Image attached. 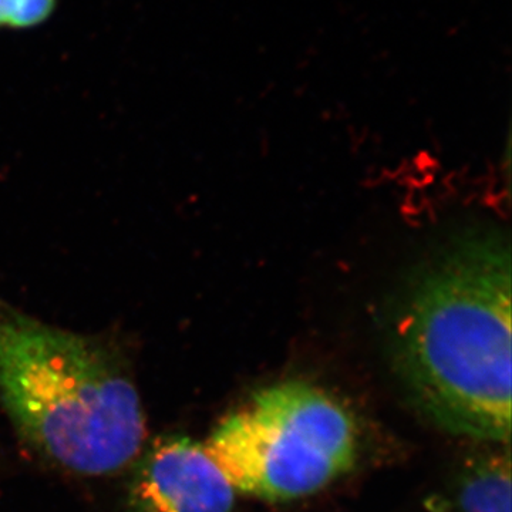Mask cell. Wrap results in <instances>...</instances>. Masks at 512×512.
<instances>
[{
    "label": "cell",
    "instance_id": "cell-5",
    "mask_svg": "<svg viewBox=\"0 0 512 512\" xmlns=\"http://www.w3.org/2000/svg\"><path fill=\"white\" fill-rule=\"evenodd\" d=\"M456 505L460 512H511L510 444L468 461L458 477Z\"/></svg>",
    "mask_w": 512,
    "mask_h": 512
},
{
    "label": "cell",
    "instance_id": "cell-4",
    "mask_svg": "<svg viewBox=\"0 0 512 512\" xmlns=\"http://www.w3.org/2000/svg\"><path fill=\"white\" fill-rule=\"evenodd\" d=\"M235 490L204 444L158 440L141 458L128 491V512H231Z\"/></svg>",
    "mask_w": 512,
    "mask_h": 512
},
{
    "label": "cell",
    "instance_id": "cell-3",
    "mask_svg": "<svg viewBox=\"0 0 512 512\" xmlns=\"http://www.w3.org/2000/svg\"><path fill=\"white\" fill-rule=\"evenodd\" d=\"M204 444L235 493L289 501L318 493L355 464L352 414L299 380L258 390Z\"/></svg>",
    "mask_w": 512,
    "mask_h": 512
},
{
    "label": "cell",
    "instance_id": "cell-2",
    "mask_svg": "<svg viewBox=\"0 0 512 512\" xmlns=\"http://www.w3.org/2000/svg\"><path fill=\"white\" fill-rule=\"evenodd\" d=\"M0 404L30 446L82 476L123 470L146 439L140 394L113 350L3 303Z\"/></svg>",
    "mask_w": 512,
    "mask_h": 512
},
{
    "label": "cell",
    "instance_id": "cell-1",
    "mask_svg": "<svg viewBox=\"0 0 512 512\" xmlns=\"http://www.w3.org/2000/svg\"><path fill=\"white\" fill-rule=\"evenodd\" d=\"M393 330L421 412L454 436L510 444L511 251L500 232H467L421 262Z\"/></svg>",
    "mask_w": 512,
    "mask_h": 512
},
{
    "label": "cell",
    "instance_id": "cell-6",
    "mask_svg": "<svg viewBox=\"0 0 512 512\" xmlns=\"http://www.w3.org/2000/svg\"><path fill=\"white\" fill-rule=\"evenodd\" d=\"M56 0H0V29H29L46 22Z\"/></svg>",
    "mask_w": 512,
    "mask_h": 512
}]
</instances>
